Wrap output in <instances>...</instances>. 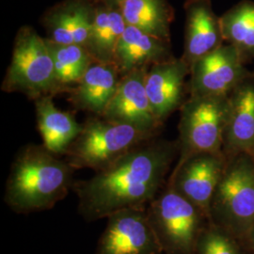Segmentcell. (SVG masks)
I'll return each mask as SVG.
<instances>
[{
	"label": "cell",
	"instance_id": "cell-1",
	"mask_svg": "<svg viewBox=\"0 0 254 254\" xmlns=\"http://www.w3.org/2000/svg\"><path fill=\"white\" fill-rule=\"evenodd\" d=\"M177 155V140L155 136L90 179L74 182L79 215L92 222L120 210L147 206L166 186L167 174Z\"/></svg>",
	"mask_w": 254,
	"mask_h": 254
},
{
	"label": "cell",
	"instance_id": "cell-2",
	"mask_svg": "<svg viewBox=\"0 0 254 254\" xmlns=\"http://www.w3.org/2000/svg\"><path fill=\"white\" fill-rule=\"evenodd\" d=\"M74 171L43 144L24 146L11 164L4 201L17 214L50 210L73 190Z\"/></svg>",
	"mask_w": 254,
	"mask_h": 254
},
{
	"label": "cell",
	"instance_id": "cell-3",
	"mask_svg": "<svg viewBox=\"0 0 254 254\" xmlns=\"http://www.w3.org/2000/svg\"><path fill=\"white\" fill-rule=\"evenodd\" d=\"M209 221L250 248L254 226V160L241 154L227 164L210 205Z\"/></svg>",
	"mask_w": 254,
	"mask_h": 254
},
{
	"label": "cell",
	"instance_id": "cell-4",
	"mask_svg": "<svg viewBox=\"0 0 254 254\" xmlns=\"http://www.w3.org/2000/svg\"><path fill=\"white\" fill-rule=\"evenodd\" d=\"M1 90L22 93L32 101L65 93L57 80L46 38L40 36L30 26L19 28Z\"/></svg>",
	"mask_w": 254,
	"mask_h": 254
},
{
	"label": "cell",
	"instance_id": "cell-5",
	"mask_svg": "<svg viewBox=\"0 0 254 254\" xmlns=\"http://www.w3.org/2000/svg\"><path fill=\"white\" fill-rule=\"evenodd\" d=\"M158 135L136 127L94 116L82 124L80 134L65 154V160L76 170L105 169L136 146Z\"/></svg>",
	"mask_w": 254,
	"mask_h": 254
},
{
	"label": "cell",
	"instance_id": "cell-6",
	"mask_svg": "<svg viewBox=\"0 0 254 254\" xmlns=\"http://www.w3.org/2000/svg\"><path fill=\"white\" fill-rule=\"evenodd\" d=\"M163 254H196L209 218L168 183L146 207Z\"/></svg>",
	"mask_w": 254,
	"mask_h": 254
},
{
	"label": "cell",
	"instance_id": "cell-7",
	"mask_svg": "<svg viewBox=\"0 0 254 254\" xmlns=\"http://www.w3.org/2000/svg\"><path fill=\"white\" fill-rule=\"evenodd\" d=\"M229 96H189L180 109L177 164L195 154L222 153Z\"/></svg>",
	"mask_w": 254,
	"mask_h": 254
},
{
	"label": "cell",
	"instance_id": "cell-8",
	"mask_svg": "<svg viewBox=\"0 0 254 254\" xmlns=\"http://www.w3.org/2000/svg\"><path fill=\"white\" fill-rule=\"evenodd\" d=\"M254 76L236 48L224 44L191 66L189 96H229L242 82Z\"/></svg>",
	"mask_w": 254,
	"mask_h": 254
},
{
	"label": "cell",
	"instance_id": "cell-9",
	"mask_svg": "<svg viewBox=\"0 0 254 254\" xmlns=\"http://www.w3.org/2000/svg\"><path fill=\"white\" fill-rule=\"evenodd\" d=\"M146 207L124 209L108 217L95 254H163Z\"/></svg>",
	"mask_w": 254,
	"mask_h": 254
},
{
	"label": "cell",
	"instance_id": "cell-10",
	"mask_svg": "<svg viewBox=\"0 0 254 254\" xmlns=\"http://www.w3.org/2000/svg\"><path fill=\"white\" fill-rule=\"evenodd\" d=\"M226 164L222 153L195 154L176 164L167 183L209 218L211 201Z\"/></svg>",
	"mask_w": 254,
	"mask_h": 254
},
{
	"label": "cell",
	"instance_id": "cell-11",
	"mask_svg": "<svg viewBox=\"0 0 254 254\" xmlns=\"http://www.w3.org/2000/svg\"><path fill=\"white\" fill-rule=\"evenodd\" d=\"M148 70L142 68L122 76L118 89L102 117L159 135L163 126L154 116L145 90Z\"/></svg>",
	"mask_w": 254,
	"mask_h": 254
},
{
	"label": "cell",
	"instance_id": "cell-12",
	"mask_svg": "<svg viewBox=\"0 0 254 254\" xmlns=\"http://www.w3.org/2000/svg\"><path fill=\"white\" fill-rule=\"evenodd\" d=\"M190 67L183 58L154 64L147 71L145 90L154 116L163 126L165 121L187 100V77Z\"/></svg>",
	"mask_w": 254,
	"mask_h": 254
},
{
	"label": "cell",
	"instance_id": "cell-13",
	"mask_svg": "<svg viewBox=\"0 0 254 254\" xmlns=\"http://www.w3.org/2000/svg\"><path fill=\"white\" fill-rule=\"evenodd\" d=\"M222 143L226 159L241 154H254V76L246 79L228 97Z\"/></svg>",
	"mask_w": 254,
	"mask_h": 254
},
{
	"label": "cell",
	"instance_id": "cell-14",
	"mask_svg": "<svg viewBox=\"0 0 254 254\" xmlns=\"http://www.w3.org/2000/svg\"><path fill=\"white\" fill-rule=\"evenodd\" d=\"M96 0H64L43 14L47 39L63 45L86 47L95 17Z\"/></svg>",
	"mask_w": 254,
	"mask_h": 254
},
{
	"label": "cell",
	"instance_id": "cell-15",
	"mask_svg": "<svg viewBox=\"0 0 254 254\" xmlns=\"http://www.w3.org/2000/svg\"><path fill=\"white\" fill-rule=\"evenodd\" d=\"M184 9L186 23L182 58L191 67L225 42L220 16L215 13L211 0H186Z\"/></svg>",
	"mask_w": 254,
	"mask_h": 254
},
{
	"label": "cell",
	"instance_id": "cell-16",
	"mask_svg": "<svg viewBox=\"0 0 254 254\" xmlns=\"http://www.w3.org/2000/svg\"><path fill=\"white\" fill-rule=\"evenodd\" d=\"M173 58L175 57L171 42L148 34L137 27L127 26L116 48L114 66L124 76Z\"/></svg>",
	"mask_w": 254,
	"mask_h": 254
},
{
	"label": "cell",
	"instance_id": "cell-17",
	"mask_svg": "<svg viewBox=\"0 0 254 254\" xmlns=\"http://www.w3.org/2000/svg\"><path fill=\"white\" fill-rule=\"evenodd\" d=\"M121 78L122 75L113 64L94 62L67 93L68 100L75 109L103 116L118 89Z\"/></svg>",
	"mask_w": 254,
	"mask_h": 254
},
{
	"label": "cell",
	"instance_id": "cell-18",
	"mask_svg": "<svg viewBox=\"0 0 254 254\" xmlns=\"http://www.w3.org/2000/svg\"><path fill=\"white\" fill-rule=\"evenodd\" d=\"M51 95L34 101L37 124L43 145L55 155L65 156L69 147L80 134L79 124L73 112L64 111L55 106Z\"/></svg>",
	"mask_w": 254,
	"mask_h": 254
},
{
	"label": "cell",
	"instance_id": "cell-19",
	"mask_svg": "<svg viewBox=\"0 0 254 254\" xmlns=\"http://www.w3.org/2000/svg\"><path fill=\"white\" fill-rule=\"evenodd\" d=\"M127 27L118 6L96 0L95 17L86 45L95 63L114 65L116 48Z\"/></svg>",
	"mask_w": 254,
	"mask_h": 254
},
{
	"label": "cell",
	"instance_id": "cell-20",
	"mask_svg": "<svg viewBox=\"0 0 254 254\" xmlns=\"http://www.w3.org/2000/svg\"><path fill=\"white\" fill-rule=\"evenodd\" d=\"M118 7L127 26L171 42L174 9L168 0H122Z\"/></svg>",
	"mask_w": 254,
	"mask_h": 254
},
{
	"label": "cell",
	"instance_id": "cell-21",
	"mask_svg": "<svg viewBox=\"0 0 254 254\" xmlns=\"http://www.w3.org/2000/svg\"><path fill=\"white\" fill-rule=\"evenodd\" d=\"M225 44L234 46L246 64L254 60V1L242 0L220 16Z\"/></svg>",
	"mask_w": 254,
	"mask_h": 254
},
{
	"label": "cell",
	"instance_id": "cell-22",
	"mask_svg": "<svg viewBox=\"0 0 254 254\" xmlns=\"http://www.w3.org/2000/svg\"><path fill=\"white\" fill-rule=\"evenodd\" d=\"M46 39L54 62L57 80L67 94L79 82L94 61L84 46L63 45Z\"/></svg>",
	"mask_w": 254,
	"mask_h": 254
},
{
	"label": "cell",
	"instance_id": "cell-23",
	"mask_svg": "<svg viewBox=\"0 0 254 254\" xmlns=\"http://www.w3.org/2000/svg\"><path fill=\"white\" fill-rule=\"evenodd\" d=\"M196 254H253L251 249L209 221L200 235Z\"/></svg>",
	"mask_w": 254,
	"mask_h": 254
},
{
	"label": "cell",
	"instance_id": "cell-24",
	"mask_svg": "<svg viewBox=\"0 0 254 254\" xmlns=\"http://www.w3.org/2000/svg\"><path fill=\"white\" fill-rule=\"evenodd\" d=\"M250 249H251L253 254H254V226L253 228L251 236H250Z\"/></svg>",
	"mask_w": 254,
	"mask_h": 254
},
{
	"label": "cell",
	"instance_id": "cell-25",
	"mask_svg": "<svg viewBox=\"0 0 254 254\" xmlns=\"http://www.w3.org/2000/svg\"><path fill=\"white\" fill-rule=\"evenodd\" d=\"M103 3H106L108 5H112V6H118L119 3L122 1V0H99Z\"/></svg>",
	"mask_w": 254,
	"mask_h": 254
},
{
	"label": "cell",
	"instance_id": "cell-26",
	"mask_svg": "<svg viewBox=\"0 0 254 254\" xmlns=\"http://www.w3.org/2000/svg\"><path fill=\"white\" fill-rule=\"evenodd\" d=\"M253 157H254V154L253 155Z\"/></svg>",
	"mask_w": 254,
	"mask_h": 254
}]
</instances>
